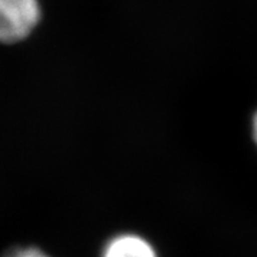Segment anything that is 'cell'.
Wrapping results in <instances>:
<instances>
[{"instance_id": "6da1fadb", "label": "cell", "mask_w": 257, "mask_h": 257, "mask_svg": "<svg viewBox=\"0 0 257 257\" xmlns=\"http://www.w3.org/2000/svg\"><path fill=\"white\" fill-rule=\"evenodd\" d=\"M42 20L40 0H0V43L28 39Z\"/></svg>"}, {"instance_id": "7a4b0ae2", "label": "cell", "mask_w": 257, "mask_h": 257, "mask_svg": "<svg viewBox=\"0 0 257 257\" xmlns=\"http://www.w3.org/2000/svg\"><path fill=\"white\" fill-rule=\"evenodd\" d=\"M100 257H159L155 246L138 233H119L104 243Z\"/></svg>"}, {"instance_id": "3957f363", "label": "cell", "mask_w": 257, "mask_h": 257, "mask_svg": "<svg viewBox=\"0 0 257 257\" xmlns=\"http://www.w3.org/2000/svg\"><path fill=\"white\" fill-rule=\"evenodd\" d=\"M3 257H53L45 248L39 246H16L6 251Z\"/></svg>"}, {"instance_id": "277c9868", "label": "cell", "mask_w": 257, "mask_h": 257, "mask_svg": "<svg viewBox=\"0 0 257 257\" xmlns=\"http://www.w3.org/2000/svg\"><path fill=\"white\" fill-rule=\"evenodd\" d=\"M251 136H253V140H254L257 146V111L254 113L253 120H251Z\"/></svg>"}]
</instances>
